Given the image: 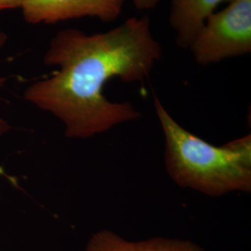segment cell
I'll return each mask as SVG.
<instances>
[{
	"label": "cell",
	"mask_w": 251,
	"mask_h": 251,
	"mask_svg": "<svg viewBox=\"0 0 251 251\" xmlns=\"http://www.w3.org/2000/svg\"><path fill=\"white\" fill-rule=\"evenodd\" d=\"M161 57V45L147 16L126 19L107 32L92 35L63 29L51 38L43 58L58 69L29 85L24 97L58 118L67 138L89 139L141 117L132 103L109 100L104 87L114 78L143 82Z\"/></svg>",
	"instance_id": "cell-1"
},
{
	"label": "cell",
	"mask_w": 251,
	"mask_h": 251,
	"mask_svg": "<svg viewBox=\"0 0 251 251\" xmlns=\"http://www.w3.org/2000/svg\"><path fill=\"white\" fill-rule=\"evenodd\" d=\"M153 105L165 138V167L176 184L208 197L251 193V134L216 146L179 125L156 96Z\"/></svg>",
	"instance_id": "cell-2"
},
{
	"label": "cell",
	"mask_w": 251,
	"mask_h": 251,
	"mask_svg": "<svg viewBox=\"0 0 251 251\" xmlns=\"http://www.w3.org/2000/svg\"><path fill=\"white\" fill-rule=\"evenodd\" d=\"M189 50L200 65L251 54V0H232L211 14Z\"/></svg>",
	"instance_id": "cell-3"
},
{
	"label": "cell",
	"mask_w": 251,
	"mask_h": 251,
	"mask_svg": "<svg viewBox=\"0 0 251 251\" xmlns=\"http://www.w3.org/2000/svg\"><path fill=\"white\" fill-rule=\"evenodd\" d=\"M126 0H25L21 11L25 22L55 25L73 19L90 17L102 23L116 21Z\"/></svg>",
	"instance_id": "cell-4"
},
{
	"label": "cell",
	"mask_w": 251,
	"mask_h": 251,
	"mask_svg": "<svg viewBox=\"0 0 251 251\" xmlns=\"http://www.w3.org/2000/svg\"><path fill=\"white\" fill-rule=\"evenodd\" d=\"M84 251H205L187 239L152 237L128 240L110 230H100L91 235Z\"/></svg>",
	"instance_id": "cell-5"
},
{
	"label": "cell",
	"mask_w": 251,
	"mask_h": 251,
	"mask_svg": "<svg viewBox=\"0 0 251 251\" xmlns=\"http://www.w3.org/2000/svg\"><path fill=\"white\" fill-rule=\"evenodd\" d=\"M226 1L229 0H172L170 24L178 46L189 49L206 19Z\"/></svg>",
	"instance_id": "cell-6"
},
{
	"label": "cell",
	"mask_w": 251,
	"mask_h": 251,
	"mask_svg": "<svg viewBox=\"0 0 251 251\" xmlns=\"http://www.w3.org/2000/svg\"><path fill=\"white\" fill-rule=\"evenodd\" d=\"M160 0H132L135 8L138 10L154 9Z\"/></svg>",
	"instance_id": "cell-7"
},
{
	"label": "cell",
	"mask_w": 251,
	"mask_h": 251,
	"mask_svg": "<svg viewBox=\"0 0 251 251\" xmlns=\"http://www.w3.org/2000/svg\"><path fill=\"white\" fill-rule=\"evenodd\" d=\"M7 40H8V36L5 33L0 32V49L6 44ZM9 129H10V125L9 123L5 119L0 117V136L7 133Z\"/></svg>",
	"instance_id": "cell-8"
},
{
	"label": "cell",
	"mask_w": 251,
	"mask_h": 251,
	"mask_svg": "<svg viewBox=\"0 0 251 251\" xmlns=\"http://www.w3.org/2000/svg\"><path fill=\"white\" fill-rule=\"evenodd\" d=\"M25 0H0V12L9 9H19Z\"/></svg>",
	"instance_id": "cell-9"
}]
</instances>
